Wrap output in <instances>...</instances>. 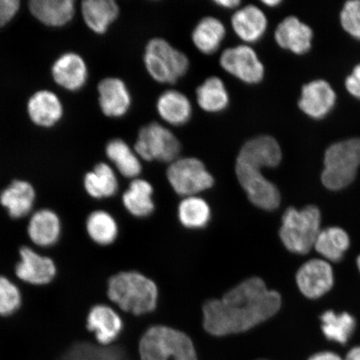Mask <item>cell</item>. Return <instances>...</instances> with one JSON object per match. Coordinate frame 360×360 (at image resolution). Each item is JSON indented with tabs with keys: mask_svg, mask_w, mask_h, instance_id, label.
<instances>
[{
	"mask_svg": "<svg viewBox=\"0 0 360 360\" xmlns=\"http://www.w3.org/2000/svg\"><path fill=\"white\" fill-rule=\"evenodd\" d=\"M134 150L141 160L170 164L178 159L181 143L169 129L152 122L139 130Z\"/></svg>",
	"mask_w": 360,
	"mask_h": 360,
	"instance_id": "cell-8",
	"label": "cell"
},
{
	"mask_svg": "<svg viewBox=\"0 0 360 360\" xmlns=\"http://www.w3.org/2000/svg\"><path fill=\"white\" fill-rule=\"evenodd\" d=\"M340 22L346 32L360 40V0L345 3L340 13Z\"/></svg>",
	"mask_w": 360,
	"mask_h": 360,
	"instance_id": "cell-35",
	"label": "cell"
},
{
	"mask_svg": "<svg viewBox=\"0 0 360 360\" xmlns=\"http://www.w3.org/2000/svg\"><path fill=\"white\" fill-rule=\"evenodd\" d=\"M321 180L328 190L338 191L354 181L360 167V138L333 143L323 160Z\"/></svg>",
	"mask_w": 360,
	"mask_h": 360,
	"instance_id": "cell-5",
	"label": "cell"
},
{
	"mask_svg": "<svg viewBox=\"0 0 360 360\" xmlns=\"http://www.w3.org/2000/svg\"><path fill=\"white\" fill-rule=\"evenodd\" d=\"M139 350L141 360H198L191 338L168 326L148 328L139 341Z\"/></svg>",
	"mask_w": 360,
	"mask_h": 360,
	"instance_id": "cell-4",
	"label": "cell"
},
{
	"mask_svg": "<svg viewBox=\"0 0 360 360\" xmlns=\"http://www.w3.org/2000/svg\"><path fill=\"white\" fill-rule=\"evenodd\" d=\"M210 214L208 202L197 195L184 198L179 205V221L188 229L206 226L210 221Z\"/></svg>",
	"mask_w": 360,
	"mask_h": 360,
	"instance_id": "cell-33",
	"label": "cell"
},
{
	"mask_svg": "<svg viewBox=\"0 0 360 360\" xmlns=\"http://www.w3.org/2000/svg\"><path fill=\"white\" fill-rule=\"evenodd\" d=\"M30 119L39 127L51 128L60 122L64 106L56 93L44 89L36 92L27 103Z\"/></svg>",
	"mask_w": 360,
	"mask_h": 360,
	"instance_id": "cell-19",
	"label": "cell"
},
{
	"mask_svg": "<svg viewBox=\"0 0 360 360\" xmlns=\"http://www.w3.org/2000/svg\"><path fill=\"white\" fill-rule=\"evenodd\" d=\"M167 178L171 187L184 198L212 188L214 179L202 162L195 157L178 158L169 165Z\"/></svg>",
	"mask_w": 360,
	"mask_h": 360,
	"instance_id": "cell-9",
	"label": "cell"
},
{
	"mask_svg": "<svg viewBox=\"0 0 360 360\" xmlns=\"http://www.w3.org/2000/svg\"><path fill=\"white\" fill-rule=\"evenodd\" d=\"M281 160V148L269 135L250 139L238 152L236 161L238 181L252 204L261 210L273 211L280 206V191L264 176L262 169L277 167Z\"/></svg>",
	"mask_w": 360,
	"mask_h": 360,
	"instance_id": "cell-2",
	"label": "cell"
},
{
	"mask_svg": "<svg viewBox=\"0 0 360 360\" xmlns=\"http://www.w3.org/2000/svg\"><path fill=\"white\" fill-rule=\"evenodd\" d=\"M143 64L148 75L156 82L173 84L187 74L190 60L186 53L173 47L167 40L155 38L146 44Z\"/></svg>",
	"mask_w": 360,
	"mask_h": 360,
	"instance_id": "cell-7",
	"label": "cell"
},
{
	"mask_svg": "<svg viewBox=\"0 0 360 360\" xmlns=\"http://www.w3.org/2000/svg\"><path fill=\"white\" fill-rule=\"evenodd\" d=\"M345 86L351 96L360 100V64L354 67L352 73L346 79Z\"/></svg>",
	"mask_w": 360,
	"mask_h": 360,
	"instance_id": "cell-37",
	"label": "cell"
},
{
	"mask_svg": "<svg viewBox=\"0 0 360 360\" xmlns=\"http://www.w3.org/2000/svg\"><path fill=\"white\" fill-rule=\"evenodd\" d=\"M214 4L225 10H236L240 6L241 1H238V0H216Z\"/></svg>",
	"mask_w": 360,
	"mask_h": 360,
	"instance_id": "cell-39",
	"label": "cell"
},
{
	"mask_svg": "<svg viewBox=\"0 0 360 360\" xmlns=\"http://www.w3.org/2000/svg\"><path fill=\"white\" fill-rule=\"evenodd\" d=\"M345 360H360V346L350 349Z\"/></svg>",
	"mask_w": 360,
	"mask_h": 360,
	"instance_id": "cell-40",
	"label": "cell"
},
{
	"mask_svg": "<svg viewBox=\"0 0 360 360\" xmlns=\"http://www.w3.org/2000/svg\"><path fill=\"white\" fill-rule=\"evenodd\" d=\"M88 67L84 58L76 53H65L58 57L52 67L55 82L69 91H78L87 82Z\"/></svg>",
	"mask_w": 360,
	"mask_h": 360,
	"instance_id": "cell-18",
	"label": "cell"
},
{
	"mask_svg": "<svg viewBox=\"0 0 360 360\" xmlns=\"http://www.w3.org/2000/svg\"><path fill=\"white\" fill-rule=\"evenodd\" d=\"M356 263H357V267H358L359 271L360 273V255H359V257L357 258Z\"/></svg>",
	"mask_w": 360,
	"mask_h": 360,
	"instance_id": "cell-42",
	"label": "cell"
},
{
	"mask_svg": "<svg viewBox=\"0 0 360 360\" xmlns=\"http://www.w3.org/2000/svg\"><path fill=\"white\" fill-rule=\"evenodd\" d=\"M107 295L124 311L142 315L155 309L158 288L154 281L141 273L120 272L108 282Z\"/></svg>",
	"mask_w": 360,
	"mask_h": 360,
	"instance_id": "cell-3",
	"label": "cell"
},
{
	"mask_svg": "<svg viewBox=\"0 0 360 360\" xmlns=\"http://www.w3.org/2000/svg\"><path fill=\"white\" fill-rule=\"evenodd\" d=\"M321 214L316 206H306L300 210L291 207L282 217L281 241L291 253L308 254L321 231Z\"/></svg>",
	"mask_w": 360,
	"mask_h": 360,
	"instance_id": "cell-6",
	"label": "cell"
},
{
	"mask_svg": "<svg viewBox=\"0 0 360 360\" xmlns=\"http://www.w3.org/2000/svg\"><path fill=\"white\" fill-rule=\"evenodd\" d=\"M62 231L60 215L52 209H39L30 215L27 236L36 247L47 249L55 246L60 240Z\"/></svg>",
	"mask_w": 360,
	"mask_h": 360,
	"instance_id": "cell-13",
	"label": "cell"
},
{
	"mask_svg": "<svg viewBox=\"0 0 360 360\" xmlns=\"http://www.w3.org/2000/svg\"><path fill=\"white\" fill-rule=\"evenodd\" d=\"M105 153L108 159L124 177L134 179L141 174V159L123 139H112L107 143Z\"/></svg>",
	"mask_w": 360,
	"mask_h": 360,
	"instance_id": "cell-29",
	"label": "cell"
},
{
	"mask_svg": "<svg viewBox=\"0 0 360 360\" xmlns=\"http://www.w3.org/2000/svg\"><path fill=\"white\" fill-rule=\"evenodd\" d=\"M98 93L101 111L110 118H121L131 107V94L122 79L115 77L102 79L98 85Z\"/></svg>",
	"mask_w": 360,
	"mask_h": 360,
	"instance_id": "cell-15",
	"label": "cell"
},
{
	"mask_svg": "<svg viewBox=\"0 0 360 360\" xmlns=\"http://www.w3.org/2000/svg\"><path fill=\"white\" fill-rule=\"evenodd\" d=\"M281 296L263 280L252 277L202 307V326L211 335L240 334L268 321L281 309Z\"/></svg>",
	"mask_w": 360,
	"mask_h": 360,
	"instance_id": "cell-1",
	"label": "cell"
},
{
	"mask_svg": "<svg viewBox=\"0 0 360 360\" xmlns=\"http://www.w3.org/2000/svg\"><path fill=\"white\" fill-rule=\"evenodd\" d=\"M29 8L35 19L49 27L66 25L75 15L73 0H32Z\"/></svg>",
	"mask_w": 360,
	"mask_h": 360,
	"instance_id": "cell-23",
	"label": "cell"
},
{
	"mask_svg": "<svg viewBox=\"0 0 360 360\" xmlns=\"http://www.w3.org/2000/svg\"><path fill=\"white\" fill-rule=\"evenodd\" d=\"M84 188L88 195L96 200L114 196L119 188L118 179L110 165L98 163L85 174Z\"/></svg>",
	"mask_w": 360,
	"mask_h": 360,
	"instance_id": "cell-26",
	"label": "cell"
},
{
	"mask_svg": "<svg viewBox=\"0 0 360 360\" xmlns=\"http://www.w3.org/2000/svg\"><path fill=\"white\" fill-rule=\"evenodd\" d=\"M281 3V2L278 1V0H266V1H263V4L269 7L277 6L278 4H280Z\"/></svg>",
	"mask_w": 360,
	"mask_h": 360,
	"instance_id": "cell-41",
	"label": "cell"
},
{
	"mask_svg": "<svg viewBox=\"0 0 360 360\" xmlns=\"http://www.w3.org/2000/svg\"><path fill=\"white\" fill-rule=\"evenodd\" d=\"M274 38L281 48L304 55L311 48L313 31L298 18L290 16L278 25Z\"/></svg>",
	"mask_w": 360,
	"mask_h": 360,
	"instance_id": "cell-21",
	"label": "cell"
},
{
	"mask_svg": "<svg viewBox=\"0 0 360 360\" xmlns=\"http://www.w3.org/2000/svg\"><path fill=\"white\" fill-rule=\"evenodd\" d=\"M19 256L15 266L18 280L33 286L48 285L55 281L58 268L52 258L26 245L20 248Z\"/></svg>",
	"mask_w": 360,
	"mask_h": 360,
	"instance_id": "cell-11",
	"label": "cell"
},
{
	"mask_svg": "<svg viewBox=\"0 0 360 360\" xmlns=\"http://www.w3.org/2000/svg\"><path fill=\"white\" fill-rule=\"evenodd\" d=\"M336 94L330 84L323 79L305 84L299 101V107L312 119H322L335 106Z\"/></svg>",
	"mask_w": 360,
	"mask_h": 360,
	"instance_id": "cell-17",
	"label": "cell"
},
{
	"mask_svg": "<svg viewBox=\"0 0 360 360\" xmlns=\"http://www.w3.org/2000/svg\"><path fill=\"white\" fill-rule=\"evenodd\" d=\"M36 191L33 184L15 179L0 192V205L12 219H21L34 212Z\"/></svg>",
	"mask_w": 360,
	"mask_h": 360,
	"instance_id": "cell-16",
	"label": "cell"
},
{
	"mask_svg": "<svg viewBox=\"0 0 360 360\" xmlns=\"http://www.w3.org/2000/svg\"><path fill=\"white\" fill-rule=\"evenodd\" d=\"M156 110L165 123L177 127L187 124L193 115L190 98L175 89H168L160 94L157 100Z\"/></svg>",
	"mask_w": 360,
	"mask_h": 360,
	"instance_id": "cell-22",
	"label": "cell"
},
{
	"mask_svg": "<svg viewBox=\"0 0 360 360\" xmlns=\"http://www.w3.org/2000/svg\"><path fill=\"white\" fill-rule=\"evenodd\" d=\"M154 190L150 183L142 179H134L124 193V205L129 212L139 218L147 217L155 210L152 196Z\"/></svg>",
	"mask_w": 360,
	"mask_h": 360,
	"instance_id": "cell-30",
	"label": "cell"
},
{
	"mask_svg": "<svg viewBox=\"0 0 360 360\" xmlns=\"http://www.w3.org/2000/svg\"><path fill=\"white\" fill-rule=\"evenodd\" d=\"M86 328L93 333L98 344L107 347L120 336L123 330V321L110 306L98 304L89 309Z\"/></svg>",
	"mask_w": 360,
	"mask_h": 360,
	"instance_id": "cell-14",
	"label": "cell"
},
{
	"mask_svg": "<svg viewBox=\"0 0 360 360\" xmlns=\"http://www.w3.org/2000/svg\"><path fill=\"white\" fill-rule=\"evenodd\" d=\"M81 11L85 25L98 34L107 32L120 15V6L114 0H84Z\"/></svg>",
	"mask_w": 360,
	"mask_h": 360,
	"instance_id": "cell-24",
	"label": "cell"
},
{
	"mask_svg": "<svg viewBox=\"0 0 360 360\" xmlns=\"http://www.w3.org/2000/svg\"><path fill=\"white\" fill-rule=\"evenodd\" d=\"M309 360H343L340 355L330 351H323L312 355Z\"/></svg>",
	"mask_w": 360,
	"mask_h": 360,
	"instance_id": "cell-38",
	"label": "cell"
},
{
	"mask_svg": "<svg viewBox=\"0 0 360 360\" xmlns=\"http://www.w3.org/2000/svg\"><path fill=\"white\" fill-rule=\"evenodd\" d=\"M85 229L90 240L101 246L112 244L119 233L115 218L107 211L101 210H94L88 215Z\"/></svg>",
	"mask_w": 360,
	"mask_h": 360,
	"instance_id": "cell-31",
	"label": "cell"
},
{
	"mask_svg": "<svg viewBox=\"0 0 360 360\" xmlns=\"http://www.w3.org/2000/svg\"><path fill=\"white\" fill-rule=\"evenodd\" d=\"M226 36L224 22L213 16L202 18L192 32V42L200 53L214 55L219 51Z\"/></svg>",
	"mask_w": 360,
	"mask_h": 360,
	"instance_id": "cell-25",
	"label": "cell"
},
{
	"mask_svg": "<svg viewBox=\"0 0 360 360\" xmlns=\"http://www.w3.org/2000/svg\"><path fill=\"white\" fill-rule=\"evenodd\" d=\"M19 0H0V28L6 25L19 12Z\"/></svg>",
	"mask_w": 360,
	"mask_h": 360,
	"instance_id": "cell-36",
	"label": "cell"
},
{
	"mask_svg": "<svg viewBox=\"0 0 360 360\" xmlns=\"http://www.w3.org/2000/svg\"><path fill=\"white\" fill-rule=\"evenodd\" d=\"M22 292L10 278L0 274V316L10 317L21 308Z\"/></svg>",
	"mask_w": 360,
	"mask_h": 360,
	"instance_id": "cell-34",
	"label": "cell"
},
{
	"mask_svg": "<svg viewBox=\"0 0 360 360\" xmlns=\"http://www.w3.org/2000/svg\"><path fill=\"white\" fill-rule=\"evenodd\" d=\"M350 246L348 233L340 227L321 229L314 248L326 261L340 262Z\"/></svg>",
	"mask_w": 360,
	"mask_h": 360,
	"instance_id": "cell-28",
	"label": "cell"
},
{
	"mask_svg": "<svg viewBox=\"0 0 360 360\" xmlns=\"http://www.w3.org/2000/svg\"><path fill=\"white\" fill-rule=\"evenodd\" d=\"M334 272L325 259H310L300 268L296 274L299 290L306 298L316 300L330 291L334 285Z\"/></svg>",
	"mask_w": 360,
	"mask_h": 360,
	"instance_id": "cell-12",
	"label": "cell"
},
{
	"mask_svg": "<svg viewBox=\"0 0 360 360\" xmlns=\"http://www.w3.org/2000/svg\"><path fill=\"white\" fill-rule=\"evenodd\" d=\"M219 65L233 77L248 84H259L264 76V67L257 53L249 45L240 44L225 49Z\"/></svg>",
	"mask_w": 360,
	"mask_h": 360,
	"instance_id": "cell-10",
	"label": "cell"
},
{
	"mask_svg": "<svg viewBox=\"0 0 360 360\" xmlns=\"http://www.w3.org/2000/svg\"><path fill=\"white\" fill-rule=\"evenodd\" d=\"M321 319L323 335L327 340L340 345L348 343L356 328L354 316L346 312L337 314L328 310L321 315Z\"/></svg>",
	"mask_w": 360,
	"mask_h": 360,
	"instance_id": "cell-32",
	"label": "cell"
},
{
	"mask_svg": "<svg viewBox=\"0 0 360 360\" xmlns=\"http://www.w3.org/2000/svg\"><path fill=\"white\" fill-rule=\"evenodd\" d=\"M231 22L233 32L246 44L259 41L268 26L264 13L254 4L238 8L232 15Z\"/></svg>",
	"mask_w": 360,
	"mask_h": 360,
	"instance_id": "cell-20",
	"label": "cell"
},
{
	"mask_svg": "<svg viewBox=\"0 0 360 360\" xmlns=\"http://www.w3.org/2000/svg\"><path fill=\"white\" fill-rule=\"evenodd\" d=\"M196 101L205 112L218 114L227 109L231 98L224 81L217 76H211L197 88Z\"/></svg>",
	"mask_w": 360,
	"mask_h": 360,
	"instance_id": "cell-27",
	"label": "cell"
}]
</instances>
